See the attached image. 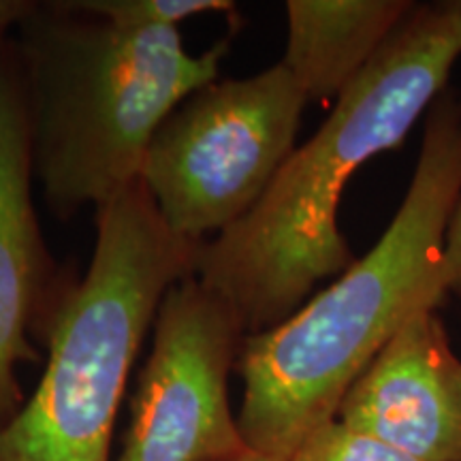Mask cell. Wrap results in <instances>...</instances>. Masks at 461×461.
Instances as JSON below:
<instances>
[{"label": "cell", "mask_w": 461, "mask_h": 461, "mask_svg": "<svg viewBox=\"0 0 461 461\" xmlns=\"http://www.w3.org/2000/svg\"><path fill=\"white\" fill-rule=\"evenodd\" d=\"M461 45L440 5L414 7L338 95L312 140L295 148L252 210L201 241L194 276L258 333L288 319L316 282L355 263L338 224L346 182L395 148L447 86Z\"/></svg>", "instance_id": "obj_1"}, {"label": "cell", "mask_w": 461, "mask_h": 461, "mask_svg": "<svg viewBox=\"0 0 461 461\" xmlns=\"http://www.w3.org/2000/svg\"><path fill=\"white\" fill-rule=\"evenodd\" d=\"M459 194L461 105L442 96L411 188L378 244L288 319L241 339L238 428L248 451L286 461L336 419L346 391L400 322L414 305H428L423 291Z\"/></svg>", "instance_id": "obj_2"}, {"label": "cell", "mask_w": 461, "mask_h": 461, "mask_svg": "<svg viewBox=\"0 0 461 461\" xmlns=\"http://www.w3.org/2000/svg\"><path fill=\"white\" fill-rule=\"evenodd\" d=\"M227 41L184 50L177 28L24 20V88L32 157L58 212L105 205L140 180L154 132L216 82Z\"/></svg>", "instance_id": "obj_3"}, {"label": "cell", "mask_w": 461, "mask_h": 461, "mask_svg": "<svg viewBox=\"0 0 461 461\" xmlns=\"http://www.w3.org/2000/svg\"><path fill=\"white\" fill-rule=\"evenodd\" d=\"M199 248L167 227L140 180L99 207L88 274L56 312L32 397L0 428V461H109L132 363Z\"/></svg>", "instance_id": "obj_4"}, {"label": "cell", "mask_w": 461, "mask_h": 461, "mask_svg": "<svg viewBox=\"0 0 461 461\" xmlns=\"http://www.w3.org/2000/svg\"><path fill=\"white\" fill-rule=\"evenodd\" d=\"M305 103L282 62L188 96L154 132L140 171L167 227L201 241L248 214L295 149Z\"/></svg>", "instance_id": "obj_5"}, {"label": "cell", "mask_w": 461, "mask_h": 461, "mask_svg": "<svg viewBox=\"0 0 461 461\" xmlns=\"http://www.w3.org/2000/svg\"><path fill=\"white\" fill-rule=\"evenodd\" d=\"M244 327L197 276L173 285L154 319L118 461H229L248 455L230 412L229 374Z\"/></svg>", "instance_id": "obj_6"}, {"label": "cell", "mask_w": 461, "mask_h": 461, "mask_svg": "<svg viewBox=\"0 0 461 461\" xmlns=\"http://www.w3.org/2000/svg\"><path fill=\"white\" fill-rule=\"evenodd\" d=\"M336 419L419 461H461V359L434 308L414 305Z\"/></svg>", "instance_id": "obj_7"}, {"label": "cell", "mask_w": 461, "mask_h": 461, "mask_svg": "<svg viewBox=\"0 0 461 461\" xmlns=\"http://www.w3.org/2000/svg\"><path fill=\"white\" fill-rule=\"evenodd\" d=\"M31 169L24 75L0 48V428L24 403L17 366L37 359L26 338L43 272Z\"/></svg>", "instance_id": "obj_8"}, {"label": "cell", "mask_w": 461, "mask_h": 461, "mask_svg": "<svg viewBox=\"0 0 461 461\" xmlns=\"http://www.w3.org/2000/svg\"><path fill=\"white\" fill-rule=\"evenodd\" d=\"M412 9L406 0H291L282 65L308 101L339 95Z\"/></svg>", "instance_id": "obj_9"}, {"label": "cell", "mask_w": 461, "mask_h": 461, "mask_svg": "<svg viewBox=\"0 0 461 461\" xmlns=\"http://www.w3.org/2000/svg\"><path fill=\"white\" fill-rule=\"evenodd\" d=\"M65 7L122 28H177L188 17L210 11L221 14L233 5L224 0H90Z\"/></svg>", "instance_id": "obj_10"}, {"label": "cell", "mask_w": 461, "mask_h": 461, "mask_svg": "<svg viewBox=\"0 0 461 461\" xmlns=\"http://www.w3.org/2000/svg\"><path fill=\"white\" fill-rule=\"evenodd\" d=\"M286 461H419L384 445L378 438L355 431L338 419L321 425Z\"/></svg>", "instance_id": "obj_11"}, {"label": "cell", "mask_w": 461, "mask_h": 461, "mask_svg": "<svg viewBox=\"0 0 461 461\" xmlns=\"http://www.w3.org/2000/svg\"><path fill=\"white\" fill-rule=\"evenodd\" d=\"M451 291L461 293V194L448 218L440 257L425 285L423 302L436 308Z\"/></svg>", "instance_id": "obj_12"}, {"label": "cell", "mask_w": 461, "mask_h": 461, "mask_svg": "<svg viewBox=\"0 0 461 461\" xmlns=\"http://www.w3.org/2000/svg\"><path fill=\"white\" fill-rule=\"evenodd\" d=\"M32 11L34 9H31L28 3H11V0L5 3V0H0V34L14 22H24Z\"/></svg>", "instance_id": "obj_13"}, {"label": "cell", "mask_w": 461, "mask_h": 461, "mask_svg": "<svg viewBox=\"0 0 461 461\" xmlns=\"http://www.w3.org/2000/svg\"><path fill=\"white\" fill-rule=\"evenodd\" d=\"M440 7L447 14L448 22H451L455 37H457V41L461 45V0H455V3H445V5H440Z\"/></svg>", "instance_id": "obj_14"}, {"label": "cell", "mask_w": 461, "mask_h": 461, "mask_svg": "<svg viewBox=\"0 0 461 461\" xmlns=\"http://www.w3.org/2000/svg\"><path fill=\"white\" fill-rule=\"evenodd\" d=\"M229 461H276V459L261 457V455H255V453H248V455H241V457H235V459H229Z\"/></svg>", "instance_id": "obj_15"}]
</instances>
